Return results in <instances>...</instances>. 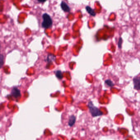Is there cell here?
<instances>
[{
	"label": "cell",
	"mask_w": 140,
	"mask_h": 140,
	"mask_svg": "<svg viewBox=\"0 0 140 140\" xmlns=\"http://www.w3.org/2000/svg\"><path fill=\"white\" fill-rule=\"evenodd\" d=\"M88 107L89 109V111L92 117H96L98 116H101L103 115V112L100 111L98 107H95L92 101H89Z\"/></svg>",
	"instance_id": "6da1fadb"
},
{
	"label": "cell",
	"mask_w": 140,
	"mask_h": 140,
	"mask_svg": "<svg viewBox=\"0 0 140 140\" xmlns=\"http://www.w3.org/2000/svg\"><path fill=\"white\" fill-rule=\"evenodd\" d=\"M43 21L41 24V26L45 29L49 28L51 27L53 24L52 19L49 15L47 13H44L42 15Z\"/></svg>",
	"instance_id": "7a4b0ae2"
},
{
	"label": "cell",
	"mask_w": 140,
	"mask_h": 140,
	"mask_svg": "<svg viewBox=\"0 0 140 140\" xmlns=\"http://www.w3.org/2000/svg\"><path fill=\"white\" fill-rule=\"evenodd\" d=\"M11 93L12 95L15 98H20L21 96V93L20 90L19 89L16 87L12 88L11 90Z\"/></svg>",
	"instance_id": "3957f363"
},
{
	"label": "cell",
	"mask_w": 140,
	"mask_h": 140,
	"mask_svg": "<svg viewBox=\"0 0 140 140\" xmlns=\"http://www.w3.org/2000/svg\"><path fill=\"white\" fill-rule=\"evenodd\" d=\"M133 88L137 91H140V76H136L133 79Z\"/></svg>",
	"instance_id": "277c9868"
},
{
	"label": "cell",
	"mask_w": 140,
	"mask_h": 140,
	"mask_svg": "<svg viewBox=\"0 0 140 140\" xmlns=\"http://www.w3.org/2000/svg\"><path fill=\"white\" fill-rule=\"evenodd\" d=\"M60 6L62 9L65 12H69L70 11V8L65 2L62 1Z\"/></svg>",
	"instance_id": "5b68a950"
},
{
	"label": "cell",
	"mask_w": 140,
	"mask_h": 140,
	"mask_svg": "<svg viewBox=\"0 0 140 140\" xmlns=\"http://www.w3.org/2000/svg\"><path fill=\"white\" fill-rule=\"evenodd\" d=\"M76 117L74 115H71V116H69L68 121V125L70 127H72L74 124L76 122Z\"/></svg>",
	"instance_id": "8992f818"
},
{
	"label": "cell",
	"mask_w": 140,
	"mask_h": 140,
	"mask_svg": "<svg viewBox=\"0 0 140 140\" xmlns=\"http://www.w3.org/2000/svg\"><path fill=\"white\" fill-rule=\"evenodd\" d=\"M86 10L87 11V12L89 15H91V16H95L96 15V13L95 12V11L93 9H92L90 6H87L85 7Z\"/></svg>",
	"instance_id": "52a82bcc"
},
{
	"label": "cell",
	"mask_w": 140,
	"mask_h": 140,
	"mask_svg": "<svg viewBox=\"0 0 140 140\" xmlns=\"http://www.w3.org/2000/svg\"><path fill=\"white\" fill-rule=\"evenodd\" d=\"M56 76L59 79H61L63 78V74L60 70H57L55 72Z\"/></svg>",
	"instance_id": "ba28073f"
},
{
	"label": "cell",
	"mask_w": 140,
	"mask_h": 140,
	"mask_svg": "<svg viewBox=\"0 0 140 140\" xmlns=\"http://www.w3.org/2000/svg\"><path fill=\"white\" fill-rule=\"evenodd\" d=\"M105 83L107 85L110 87H113L114 85V83L111 81V80H110L109 79H107L105 81Z\"/></svg>",
	"instance_id": "9c48e42d"
},
{
	"label": "cell",
	"mask_w": 140,
	"mask_h": 140,
	"mask_svg": "<svg viewBox=\"0 0 140 140\" xmlns=\"http://www.w3.org/2000/svg\"><path fill=\"white\" fill-rule=\"evenodd\" d=\"M56 56H54V55L52 54H49L48 56L47 60H48V62H51L54 60L55 59Z\"/></svg>",
	"instance_id": "30bf717a"
},
{
	"label": "cell",
	"mask_w": 140,
	"mask_h": 140,
	"mask_svg": "<svg viewBox=\"0 0 140 140\" xmlns=\"http://www.w3.org/2000/svg\"><path fill=\"white\" fill-rule=\"evenodd\" d=\"M123 39L121 37H120L119 38V40H118V47L119 49H121L122 48V43H123Z\"/></svg>",
	"instance_id": "8fae6325"
},
{
	"label": "cell",
	"mask_w": 140,
	"mask_h": 140,
	"mask_svg": "<svg viewBox=\"0 0 140 140\" xmlns=\"http://www.w3.org/2000/svg\"><path fill=\"white\" fill-rule=\"evenodd\" d=\"M0 67H1L3 65V56L2 54L0 56Z\"/></svg>",
	"instance_id": "7c38bea8"
},
{
	"label": "cell",
	"mask_w": 140,
	"mask_h": 140,
	"mask_svg": "<svg viewBox=\"0 0 140 140\" xmlns=\"http://www.w3.org/2000/svg\"><path fill=\"white\" fill-rule=\"evenodd\" d=\"M37 0L39 3H44L47 0Z\"/></svg>",
	"instance_id": "4fadbf2b"
}]
</instances>
